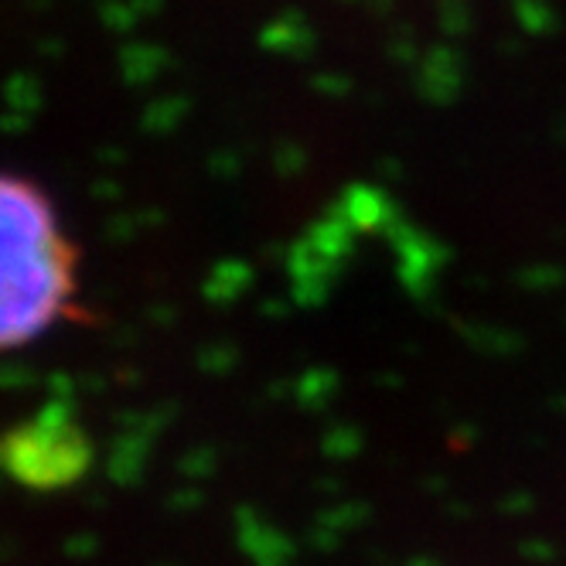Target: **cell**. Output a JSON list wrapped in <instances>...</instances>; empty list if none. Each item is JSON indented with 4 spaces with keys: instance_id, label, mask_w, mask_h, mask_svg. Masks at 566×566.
Masks as SVG:
<instances>
[{
    "instance_id": "7a4b0ae2",
    "label": "cell",
    "mask_w": 566,
    "mask_h": 566,
    "mask_svg": "<svg viewBox=\"0 0 566 566\" xmlns=\"http://www.w3.org/2000/svg\"><path fill=\"white\" fill-rule=\"evenodd\" d=\"M89 461L93 451L86 430L58 406L14 423L0 437V471L31 491L76 485L89 471Z\"/></svg>"
},
{
    "instance_id": "6da1fadb",
    "label": "cell",
    "mask_w": 566,
    "mask_h": 566,
    "mask_svg": "<svg viewBox=\"0 0 566 566\" xmlns=\"http://www.w3.org/2000/svg\"><path fill=\"white\" fill-rule=\"evenodd\" d=\"M79 249L48 191L0 171V355L35 345L76 314Z\"/></svg>"
}]
</instances>
